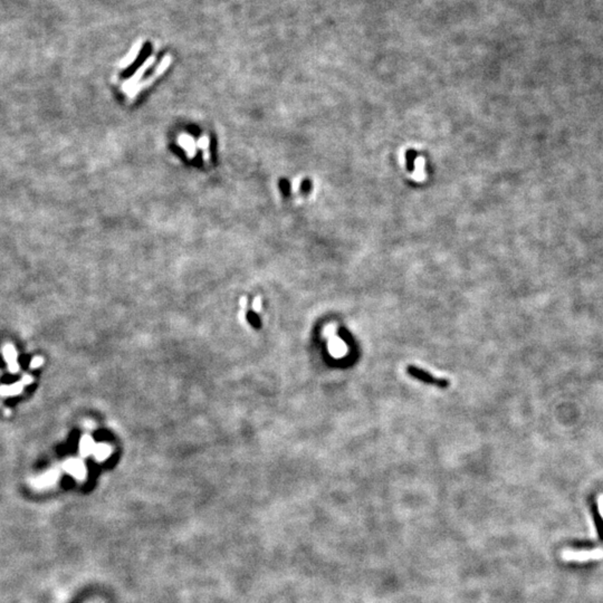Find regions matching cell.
<instances>
[{"instance_id":"obj_6","label":"cell","mask_w":603,"mask_h":603,"mask_svg":"<svg viewBox=\"0 0 603 603\" xmlns=\"http://www.w3.org/2000/svg\"><path fill=\"white\" fill-rule=\"evenodd\" d=\"M598 504H599V512L601 514V517L603 518V494L600 495L599 499H598Z\"/></svg>"},{"instance_id":"obj_4","label":"cell","mask_w":603,"mask_h":603,"mask_svg":"<svg viewBox=\"0 0 603 603\" xmlns=\"http://www.w3.org/2000/svg\"><path fill=\"white\" fill-rule=\"evenodd\" d=\"M417 158V153L414 152L413 150H409L408 152L406 153V160H407V166L409 169H413L414 167V160Z\"/></svg>"},{"instance_id":"obj_2","label":"cell","mask_w":603,"mask_h":603,"mask_svg":"<svg viewBox=\"0 0 603 603\" xmlns=\"http://www.w3.org/2000/svg\"><path fill=\"white\" fill-rule=\"evenodd\" d=\"M561 558L567 562H590V561H598L603 559V550L602 549H595V550H582V551H574L570 549H565L561 553Z\"/></svg>"},{"instance_id":"obj_1","label":"cell","mask_w":603,"mask_h":603,"mask_svg":"<svg viewBox=\"0 0 603 603\" xmlns=\"http://www.w3.org/2000/svg\"><path fill=\"white\" fill-rule=\"evenodd\" d=\"M407 373L411 376V378L420 381V382H423L426 384L436 385V387L441 388V389H446L450 385V381L448 379L433 375V374L429 373L428 371L421 369V367H418L416 365L407 366Z\"/></svg>"},{"instance_id":"obj_5","label":"cell","mask_w":603,"mask_h":603,"mask_svg":"<svg viewBox=\"0 0 603 603\" xmlns=\"http://www.w3.org/2000/svg\"><path fill=\"white\" fill-rule=\"evenodd\" d=\"M310 187H312V185H310V181H304L303 183H302V190H303L304 192H308Z\"/></svg>"},{"instance_id":"obj_7","label":"cell","mask_w":603,"mask_h":603,"mask_svg":"<svg viewBox=\"0 0 603 603\" xmlns=\"http://www.w3.org/2000/svg\"><path fill=\"white\" fill-rule=\"evenodd\" d=\"M41 363H43V360H41L40 357H35V359L32 360V362H31V364H30V365H31L32 367H37V366H39Z\"/></svg>"},{"instance_id":"obj_3","label":"cell","mask_w":603,"mask_h":603,"mask_svg":"<svg viewBox=\"0 0 603 603\" xmlns=\"http://www.w3.org/2000/svg\"><path fill=\"white\" fill-rule=\"evenodd\" d=\"M4 356H6L7 361L9 362V364H10V369L12 367V364L17 366L16 364V352L13 350V347L10 345H7L4 347Z\"/></svg>"}]
</instances>
